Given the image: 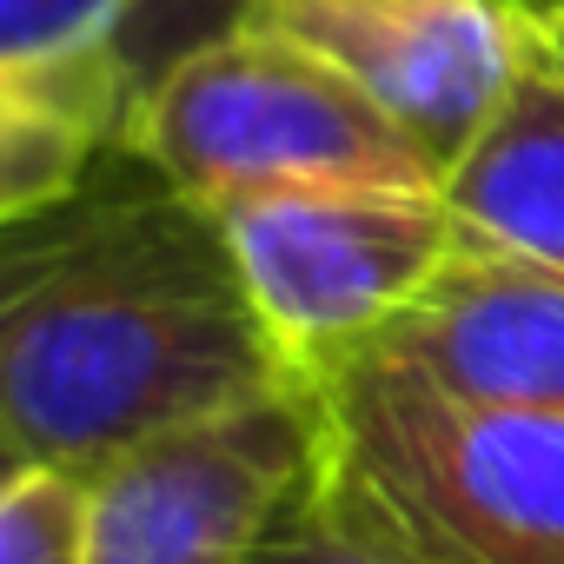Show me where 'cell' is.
<instances>
[{
  "label": "cell",
  "instance_id": "1",
  "mask_svg": "<svg viewBox=\"0 0 564 564\" xmlns=\"http://www.w3.org/2000/svg\"><path fill=\"white\" fill-rule=\"evenodd\" d=\"M153 180V173H147ZM300 392L213 206L140 186L8 226L0 445L8 465L100 478L127 452Z\"/></svg>",
  "mask_w": 564,
  "mask_h": 564
},
{
  "label": "cell",
  "instance_id": "2",
  "mask_svg": "<svg viewBox=\"0 0 564 564\" xmlns=\"http://www.w3.org/2000/svg\"><path fill=\"white\" fill-rule=\"evenodd\" d=\"M306 498L399 564H564V419L465 399L386 346L306 386Z\"/></svg>",
  "mask_w": 564,
  "mask_h": 564
},
{
  "label": "cell",
  "instance_id": "3",
  "mask_svg": "<svg viewBox=\"0 0 564 564\" xmlns=\"http://www.w3.org/2000/svg\"><path fill=\"white\" fill-rule=\"evenodd\" d=\"M120 153L213 213L313 186L445 193L438 160L405 127H392L333 61L259 21H226L160 61Z\"/></svg>",
  "mask_w": 564,
  "mask_h": 564
},
{
  "label": "cell",
  "instance_id": "4",
  "mask_svg": "<svg viewBox=\"0 0 564 564\" xmlns=\"http://www.w3.org/2000/svg\"><path fill=\"white\" fill-rule=\"evenodd\" d=\"M239 286L306 392L333 359L379 346L471 246L445 193L313 186L219 206Z\"/></svg>",
  "mask_w": 564,
  "mask_h": 564
},
{
  "label": "cell",
  "instance_id": "5",
  "mask_svg": "<svg viewBox=\"0 0 564 564\" xmlns=\"http://www.w3.org/2000/svg\"><path fill=\"white\" fill-rule=\"evenodd\" d=\"M239 21L333 61L445 180L538 67L531 0H246Z\"/></svg>",
  "mask_w": 564,
  "mask_h": 564
},
{
  "label": "cell",
  "instance_id": "6",
  "mask_svg": "<svg viewBox=\"0 0 564 564\" xmlns=\"http://www.w3.org/2000/svg\"><path fill=\"white\" fill-rule=\"evenodd\" d=\"M306 485V392L239 405L87 478V564H246Z\"/></svg>",
  "mask_w": 564,
  "mask_h": 564
},
{
  "label": "cell",
  "instance_id": "7",
  "mask_svg": "<svg viewBox=\"0 0 564 564\" xmlns=\"http://www.w3.org/2000/svg\"><path fill=\"white\" fill-rule=\"evenodd\" d=\"M379 346L465 399L564 419V279L478 239Z\"/></svg>",
  "mask_w": 564,
  "mask_h": 564
},
{
  "label": "cell",
  "instance_id": "8",
  "mask_svg": "<svg viewBox=\"0 0 564 564\" xmlns=\"http://www.w3.org/2000/svg\"><path fill=\"white\" fill-rule=\"evenodd\" d=\"M445 199L478 246L564 279V74L544 54L498 127L452 166Z\"/></svg>",
  "mask_w": 564,
  "mask_h": 564
},
{
  "label": "cell",
  "instance_id": "9",
  "mask_svg": "<svg viewBox=\"0 0 564 564\" xmlns=\"http://www.w3.org/2000/svg\"><path fill=\"white\" fill-rule=\"evenodd\" d=\"M113 147H120L113 133H100L61 107L0 94V219L34 226V219L74 206L94 186L100 153H113Z\"/></svg>",
  "mask_w": 564,
  "mask_h": 564
},
{
  "label": "cell",
  "instance_id": "10",
  "mask_svg": "<svg viewBox=\"0 0 564 564\" xmlns=\"http://www.w3.org/2000/svg\"><path fill=\"white\" fill-rule=\"evenodd\" d=\"M160 0H0V67H41L67 54H127V34Z\"/></svg>",
  "mask_w": 564,
  "mask_h": 564
},
{
  "label": "cell",
  "instance_id": "11",
  "mask_svg": "<svg viewBox=\"0 0 564 564\" xmlns=\"http://www.w3.org/2000/svg\"><path fill=\"white\" fill-rule=\"evenodd\" d=\"M0 564H87V478L47 465H8Z\"/></svg>",
  "mask_w": 564,
  "mask_h": 564
},
{
  "label": "cell",
  "instance_id": "12",
  "mask_svg": "<svg viewBox=\"0 0 564 564\" xmlns=\"http://www.w3.org/2000/svg\"><path fill=\"white\" fill-rule=\"evenodd\" d=\"M246 564H399V557L379 551V544H366V538H352V531L333 524L313 498H300L286 518L265 531V544H259Z\"/></svg>",
  "mask_w": 564,
  "mask_h": 564
},
{
  "label": "cell",
  "instance_id": "13",
  "mask_svg": "<svg viewBox=\"0 0 564 564\" xmlns=\"http://www.w3.org/2000/svg\"><path fill=\"white\" fill-rule=\"evenodd\" d=\"M531 28H538V54L564 74V0H531Z\"/></svg>",
  "mask_w": 564,
  "mask_h": 564
}]
</instances>
